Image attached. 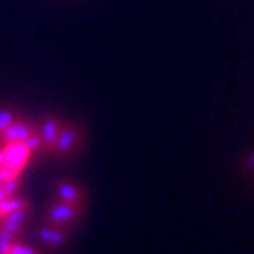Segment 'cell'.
<instances>
[{"label": "cell", "mask_w": 254, "mask_h": 254, "mask_svg": "<svg viewBox=\"0 0 254 254\" xmlns=\"http://www.w3.org/2000/svg\"><path fill=\"white\" fill-rule=\"evenodd\" d=\"M17 120V115L9 109H0V133Z\"/></svg>", "instance_id": "obj_11"}, {"label": "cell", "mask_w": 254, "mask_h": 254, "mask_svg": "<svg viewBox=\"0 0 254 254\" xmlns=\"http://www.w3.org/2000/svg\"><path fill=\"white\" fill-rule=\"evenodd\" d=\"M62 129V123L56 118H45L42 120L40 126H39V135L42 138V144H43V150L51 152L54 142H56L59 132Z\"/></svg>", "instance_id": "obj_6"}, {"label": "cell", "mask_w": 254, "mask_h": 254, "mask_svg": "<svg viewBox=\"0 0 254 254\" xmlns=\"http://www.w3.org/2000/svg\"><path fill=\"white\" fill-rule=\"evenodd\" d=\"M8 254H42V253L39 250L26 247V245H23L20 242L14 241L12 245H11V248H9V251H8Z\"/></svg>", "instance_id": "obj_12"}, {"label": "cell", "mask_w": 254, "mask_h": 254, "mask_svg": "<svg viewBox=\"0 0 254 254\" xmlns=\"http://www.w3.org/2000/svg\"><path fill=\"white\" fill-rule=\"evenodd\" d=\"M15 211H29V201L25 197H19V196H8L3 201H0V214L6 216L9 213H15Z\"/></svg>", "instance_id": "obj_9"}, {"label": "cell", "mask_w": 254, "mask_h": 254, "mask_svg": "<svg viewBox=\"0 0 254 254\" xmlns=\"http://www.w3.org/2000/svg\"><path fill=\"white\" fill-rule=\"evenodd\" d=\"M247 164H248V167H250L251 170H254V153L248 158V162H247Z\"/></svg>", "instance_id": "obj_13"}, {"label": "cell", "mask_w": 254, "mask_h": 254, "mask_svg": "<svg viewBox=\"0 0 254 254\" xmlns=\"http://www.w3.org/2000/svg\"><path fill=\"white\" fill-rule=\"evenodd\" d=\"M37 238L42 242H45L48 245H52L56 248L64 247L67 244V233L64 231V228L54 227V225H49V224H45L37 230Z\"/></svg>", "instance_id": "obj_7"}, {"label": "cell", "mask_w": 254, "mask_h": 254, "mask_svg": "<svg viewBox=\"0 0 254 254\" xmlns=\"http://www.w3.org/2000/svg\"><path fill=\"white\" fill-rule=\"evenodd\" d=\"M23 144H25V147L29 150L31 155H32V153H37V152H40V150H43L42 138H40L37 129H34V130H32V133L23 141Z\"/></svg>", "instance_id": "obj_10"}, {"label": "cell", "mask_w": 254, "mask_h": 254, "mask_svg": "<svg viewBox=\"0 0 254 254\" xmlns=\"http://www.w3.org/2000/svg\"><path fill=\"white\" fill-rule=\"evenodd\" d=\"M2 149L5 152V166H8L14 173L20 176L31 158L29 150L25 147L23 142L5 144V146H2Z\"/></svg>", "instance_id": "obj_3"}, {"label": "cell", "mask_w": 254, "mask_h": 254, "mask_svg": "<svg viewBox=\"0 0 254 254\" xmlns=\"http://www.w3.org/2000/svg\"><path fill=\"white\" fill-rule=\"evenodd\" d=\"M0 186H2V181H0Z\"/></svg>", "instance_id": "obj_15"}, {"label": "cell", "mask_w": 254, "mask_h": 254, "mask_svg": "<svg viewBox=\"0 0 254 254\" xmlns=\"http://www.w3.org/2000/svg\"><path fill=\"white\" fill-rule=\"evenodd\" d=\"M56 199L57 201L66 202V204L83 207L84 193L80 190V187L67 183V181H59L56 184Z\"/></svg>", "instance_id": "obj_5"}, {"label": "cell", "mask_w": 254, "mask_h": 254, "mask_svg": "<svg viewBox=\"0 0 254 254\" xmlns=\"http://www.w3.org/2000/svg\"><path fill=\"white\" fill-rule=\"evenodd\" d=\"M28 216V211H15V213H9L6 216H3L0 219V228H3L5 231L11 233L14 238L17 236V233L20 231V228L23 227V222Z\"/></svg>", "instance_id": "obj_8"}, {"label": "cell", "mask_w": 254, "mask_h": 254, "mask_svg": "<svg viewBox=\"0 0 254 254\" xmlns=\"http://www.w3.org/2000/svg\"><path fill=\"white\" fill-rule=\"evenodd\" d=\"M80 141V130L75 126H62L59 136L52 146V153L60 158H67L77 150Z\"/></svg>", "instance_id": "obj_2"}, {"label": "cell", "mask_w": 254, "mask_h": 254, "mask_svg": "<svg viewBox=\"0 0 254 254\" xmlns=\"http://www.w3.org/2000/svg\"><path fill=\"white\" fill-rule=\"evenodd\" d=\"M34 130V127L23 121V120H19L17 118L9 127L0 133V142H2V146L5 144H12V142H23Z\"/></svg>", "instance_id": "obj_4"}, {"label": "cell", "mask_w": 254, "mask_h": 254, "mask_svg": "<svg viewBox=\"0 0 254 254\" xmlns=\"http://www.w3.org/2000/svg\"><path fill=\"white\" fill-rule=\"evenodd\" d=\"M3 164H5V152L2 147H0V167H2Z\"/></svg>", "instance_id": "obj_14"}, {"label": "cell", "mask_w": 254, "mask_h": 254, "mask_svg": "<svg viewBox=\"0 0 254 254\" xmlns=\"http://www.w3.org/2000/svg\"><path fill=\"white\" fill-rule=\"evenodd\" d=\"M83 211V207L72 205L54 199L45 211V224L64 228L69 224H75Z\"/></svg>", "instance_id": "obj_1"}, {"label": "cell", "mask_w": 254, "mask_h": 254, "mask_svg": "<svg viewBox=\"0 0 254 254\" xmlns=\"http://www.w3.org/2000/svg\"><path fill=\"white\" fill-rule=\"evenodd\" d=\"M0 219H2V214H0Z\"/></svg>", "instance_id": "obj_16"}]
</instances>
